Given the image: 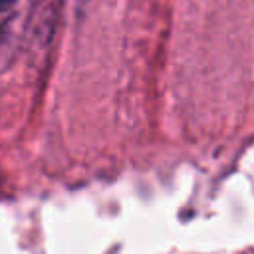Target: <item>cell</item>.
Returning a JSON list of instances; mask_svg holds the SVG:
<instances>
[{
	"label": "cell",
	"mask_w": 254,
	"mask_h": 254,
	"mask_svg": "<svg viewBox=\"0 0 254 254\" xmlns=\"http://www.w3.org/2000/svg\"><path fill=\"white\" fill-rule=\"evenodd\" d=\"M14 4H16V0H0V16H8V12L12 10Z\"/></svg>",
	"instance_id": "cell-2"
},
{
	"label": "cell",
	"mask_w": 254,
	"mask_h": 254,
	"mask_svg": "<svg viewBox=\"0 0 254 254\" xmlns=\"http://www.w3.org/2000/svg\"><path fill=\"white\" fill-rule=\"evenodd\" d=\"M91 2H93V0H71V6H73V10H75V14H81V12H85V10L89 8Z\"/></svg>",
	"instance_id": "cell-1"
}]
</instances>
